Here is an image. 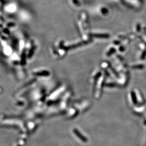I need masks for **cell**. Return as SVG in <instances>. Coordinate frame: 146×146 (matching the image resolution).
<instances>
[{
	"label": "cell",
	"mask_w": 146,
	"mask_h": 146,
	"mask_svg": "<svg viewBox=\"0 0 146 146\" xmlns=\"http://www.w3.org/2000/svg\"><path fill=\"white\" fill-rule=\"evenodd\" d=\"M35 75L38 76H47L49 74L48 72L47 71H41L39 72H37L36 73H34Z\"/></svg>",
	"instance_id": "1"
}]
</instances>
